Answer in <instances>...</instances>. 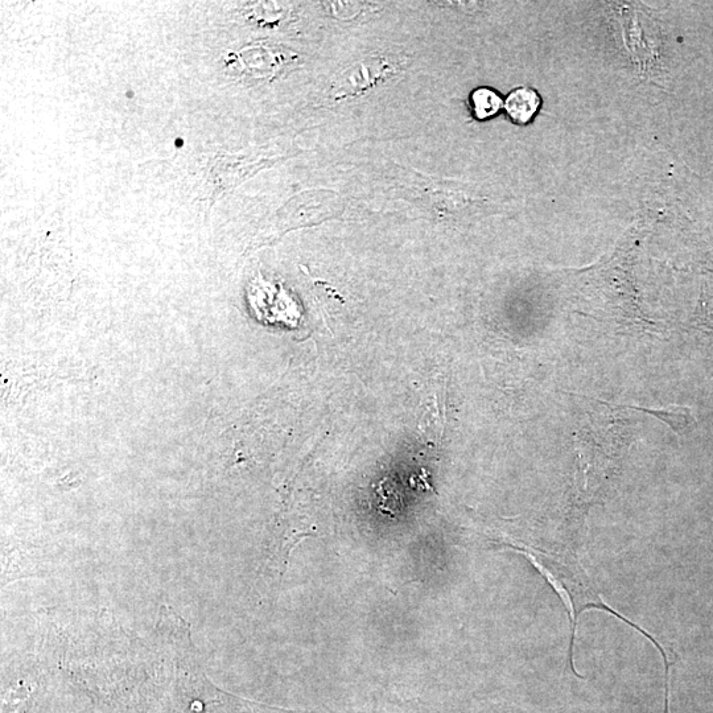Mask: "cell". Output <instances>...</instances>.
<instances>
[{
    "mask_svg": "<svg viewBox=\"0 0 713 713\" xmlns=\"http://www.w3.org/2000/svg\"><path fill=\"white\" fill-rule=\"evenodd\" d=\"M515 550L529 556L534 566L542 572V575L546 576L552 587L570 604L572 611L570 663L571 669L574 671L576 677H580V675L576 673L572 655H574L576 626L579 624L578 621L581 613L587 611V609H603V611L614 614L616 617L620 616V613H617L612 607H609V605L597 595V592L592 588L591 583L585 578L583 572H579L575 567H572L571 564L568 566L567 563L558 560L555 556L543 554L541 551L533 552L517 547H515Z\"/></svg>",
    "mask_w": 713,
    "mask_h": 713,
    "instance_id": "obj_1",
    "label": "cell"
},
{
    "mask_svg": "<svg viewBox=\"0 0 713 713\" xmlns=\"http://www.w3.org/2000/svg\"><path fill=\"white\" fill-rule=\"evenodd\" d=\"M397 73L393 64L385 59H366L341 72L331 86L335 100H344L374 89Z\"/></svg>",
    "mask_w": 713,
    "mask_h": 713,
    "instance_id": "obj_2",
    "label": "cell"
},
{
    "mask_svg": "<svg viewBox=\"0 0 713 713\" xmlns=\"http://www.w3.org/2000/svg\"><path fill=\"white\" fill-rule=\"evenodd\" d=\"M541 106V97L533 89L521 88L514 90L505 103L509 117L519 125L529 123Z\"/></svg>",
    "mask_w": 713,
    "mask_h": 713,
    "instance_id": "obj_3",
    "label": "cell"
},
{
    "mask_svg": "<svg viewBox=\"0 0 713 713\" xmlns=\"http://www.w3.org/2000/svg\"><path fill=\"white\" fill-rule=\"evenodd\" d=\"M626 408H632V410L646 412V414L655 416V418L665 422L677 434H684V432L690 431L695 424L694 415H692L688 407H669L662 408V410L634 406H626Z\"/></svg>",
    "mask_w": 713,
    "mask_h": 713,
    "instance_id": "obj_4",
    "label": "cell"
},
{
    "mask_svg": "<svg viewBox=\"0 0 713 713\" xmlns=\"http://www.w3.org/2000/svg\"><path fill=\"white\" fill-rule=\"evenodd\" d=\"M242 64L246 68L247 73L253 74V76L267 77L271 76L272 72H275L279 64L282 61L279 60V55H275L270 51H263L262 60L259 57V47L255 49H245L241 52Z\"/></svg>",
    "mask_w": 713,
    "mask_h": 713,
    "instance_id": "obj_5",
    "label": "cell"
},
{
    "mask_svg": "<svg viewBox=\"0 0 713 713\" xmlns=\"http://www.w3.org/2000/svg\"><path fill=\"white\" fill-rule=\"evenodd\" d=\"M471 103L473 114L477 119H488L501 110L502 100L493 90L482 88L472 93Z\"/></svg>",
    "mask_w": 713,
    "mask_h": 713,
    "instance_id": "obj_6",
    "label": "cell"
}]
</instances>
